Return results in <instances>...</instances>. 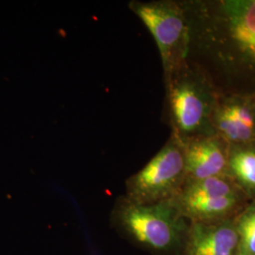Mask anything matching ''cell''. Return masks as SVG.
<instances>
[{"label":"cell","instance_id":"1","mask_svg":"<svg viewBox=\"0 0 255 255\" xmlns=\"http://www.w3.org/2000/svg\"><path fill=\"white\" fill-rule=\"evenodd\" d=\"M188 60L222 94L255 95V0H182Z\"/></svg>","mask_w":255,"mask_h":255},{"label":"cell","instance_id":"2","mask_svg":"<svg viewBox=\"0 0 255 255\" xmlns=\"http://www.w3.org/2000/svg\"><path fill=\"white\" fill-rule=\"evenodd\" d=\"M110 226L129 244L151 255H181L189 222L172 200L139 204L119 196L110 212Z\"/></svg>","mask_w":255,"mask_h":255},{"label":"cell","instance_id":"3","mask_svg":"<svg viewBox=\"0 0 255 255\" xmlns=\"http://www.w3.org/2000/svg\"><path fill=\"white\" fill-rule=\"evenodd\" d=\"M164 118L182 144L216 134L212 117L219 92L207 75L187 61L164 77Z\"/></svg>","mask_w":255,"mask_h":255},{"label":"cell","instance_id":"4","mask_svg":"<svg viewBox=\"0 0 255 255\" xmlns=\"http://www.w3.org/2000/svg\"><path fill=\"white\" fill-rule=\"evenodd\" d=\"M128 8L153 37L164 77L187 62L190 29L182 0H132Z\"/></svg>","mask_w":255,"mask_h":255},{"label":"cell","instance_id":"5","mask_svg":"<svg viewBox=\"0 0 255 255\" xmlns=\"http://www.w3.org/2000/svg\"><path fill=\"white\" fill-rule=\"evenodd\" d=\"M186 182L184 145L170 133L162 148L125 182L124 196L139 204L170 201Z\"/></svg>","mask_w":255,"mask_h":255},{"label":"cell","instance_id":"6","mask_svg":"<svg viewBox=\"0 0 255 255\" xmlns=\"http://www.w3.org/2000/svg\"><path fill=\"white\" fill-rule=\"evenodd\" d=\"M172 201L188 222H214L235 219L250 201L223 175L185 182Z\"/></svg>","mask_w":255,"mask_h":255},{"label":"cell","instance_id":"7","mask_svg":"<svg viewBox=\"0 0 255 255\" xmlns=\"http://www.w3.org/2000/svg\"><path fill=\"white\" fill-rule=\"evenodd\" d=\"M212 125L230 146L255 143V95L219 93Z\"/></svg>","mask_w":255,"mask_h":255},{"label":"cell","instance_id":"8","mask_svg":"<svg viewBox=\"0 0 255 255\" xmlns=\"http://www.w3.org/2000/svg\"><path fill=\"white\" fill-rule=\"evenodd\" d=\"M181 255H239L235 219L189 222Z\"/></svg>","mask_w":255,"mask_h":255},{"label":"cell","instance_id":"9","mask_svg":"<svg viewBox=\"0 0 255 255\" xmlns=\"http://www.w3.org/2000/svg\"><path fill=\"white\" fill-rule=\"evenodd\" d=\"M229 149L230 145L218 134L184 144L186 182L227 175Z\"/></svg>","mask_w":255,"mask_h":255},{"label":"cell","instance_id":"10","mask_svg":"<svg viewBox=\"0 0 255 255\" xmlns=\"http://www.w3.org/2000/svg\"><path fill=\"white\" fill-rule=\"evenodd\" d=\"M227 176L249 201L255 200V143L230 146Z\"/></svg>","mask_w":255,"mask_h":255},{"label":"cell","instance_id":"11","mask_svg":"<svg viewBox=\"0 0 255 255\" xmlns=\"http://www.w3.org/2000/svg\"><path fill=\"white\" fill-rule=\"evenodd\" d=\"M239 255H255V200L248 202L235 218Z\"/></svg>","mask_w":255,"mask_h":255}]
</instances>
